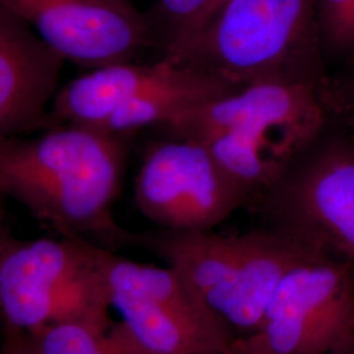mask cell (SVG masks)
Wrapping results in <instances>:
<instances>
[{
  "label": "cell",
  "instance_id": "20",
  "mask_svg": "<svg viewBox=\"0 0 354 354\" xmlns=\"http://www.w3.org/2000/svg\"><path fill=\"white\" fill-rule=\"evenodd\" d=\"M6 201H7V198L0 193V270H1V264H3L6 248H7L8 243L12 239L13 236L10 226H8V222H7Z\"/></svg>",
  "mask_w": 354,
  "mask_h": 354
},
{
  "label": "cell",
  "instance_id": "22",
  "mask_svg": "<svg viewBox=\"0 0 354 354\" xmlns=\"http://www.w3.org/2000/svg\"><path fill=\"white\" fill-rule=\"evenodd\" d=\"M346 354H354V345L352 346V349H351V351H349Z\"/></svg>",
  "mask_w": 354,
  "mask_h": 354
},
{
  "label": "cell",
  "instance_id": "19",
  "mask_svg": "<svg viewBox=\"0 0 354 354\" xmlns=\"http://www.w3.org/2000/svg\"><path fill=\"white\" fill-rule=\"evenodd\" d=\"M0 354H32L26 342V332L3 328Z\"/></svg>",
  "mask_w": 354,
  "mask_h": 354
},
{
  "label": "cell",
  "instance_id": "21",
  "mask_svg": "<svg viewBox=\"0 0 354 354\" xmlns=\"http://www.w3.org/2000/svg\"><path fill=\"white\" fill-rule=\"evenodd\" d=\"M227 354H259L256 353V352H253L252 349H250L248 346H245L243 342L236 337L234 342H232V345H231V348H230V351H228Z\"/></svg>",
  "mask_w": 354,
  "mask_h": 354
},
{
  "label": "cell",
  "instance_id": "3",
  "mask_svg": "<svg viewBox=\"0 0 354 354\" xmlns=\"http://www.w3.org/2000/svg\"><path fill=\"white\" fill-rule=\"evenodd\" d=\"M165 57L238 88L263 82L329 86L317 0H221Z\"/></svg>",
  "mask_w": 354,
  "mask_h": 354
},
{
  "label": "cell",
  "instance_id": "16",
  "mask_svg": "<svg viewBox=\"0 0 354 354\" xmlns=\"http://www.w3.org/2000/svg\"><path fill=\"white\" fill-rule=\"evenodd\" d=\"M108 330L82 322H55L26 335L32 354H111L105 345Z\"/></svg>",
  "mask_w": 354,
  "mask_h": 354
},
{
  "label": "cell",
  "instance_id": "12",
  "mask_svg": "<svg viewBox=\"0 0 354 354\" xmlns=\"http://www.w3.org/2000/svg\"><path fill=\"white\" fill-rule=\"evenodd\" d=\"M236 279L223 320L241 337L260 327L274 292L291 269L323 250L272 227L236 235Z\"/></svg>",
  "mask_w": 354,
  "mask_h": 354
},
{
  "label": "cell",
  "instance_id": "17",
  "mask_svg": "<svg viewBox=\"0 0 354 354\" xmlns=\"http://www.w3.org/2000/svg\"><path fill=\"white\" fill-rule=\"evenodd\" d=\"M319 36L324 58L354 55V0H317Z\"/></svg>",
  "mask_w": 354,
  "mask_h": 354
},
{
  "label": "cell",
  "instance_id": "6",
  "mask_svg": "<svg viewBox=\"0 0 354 354\" xmlns=\"http://www.w3.org/2000/svg\"><path fill=\"white\" fill-rule=\"evenodd\" d=\"M259 354H346L354 345L353 264L320 251L282 279L260 327L238 337Z\"/></svg>",
  "mask_w": 354,
  "mask_h": 354
},
{
  "label": "cell",
  "instance_id": "5",
  "mask_svg": "<svg viewBox=\"0 0 354 354\" xmlns=\"http://www.w3.org/2000/svg\"><path fill=\"white\" fill-rule=\"evenodd\" d=\"M100 251V244L82 236H12L0 270L3 328L29 333L73 320L109 330L112 304Z\"/></svg>",
  "mask_w": 354,
  "mask_h": 354
},
{
  "label": "cell",
  "instance_id": "9",
  "mask_svg": "<svg viewBox=\"0 0 354 354\" xmlns=\"http://www.w3.org/2000/svg\"><path fill=\"white\" fill-rule=\"evenodd\" d=\"M64 62L93 70L155 48L147 12L129 0H0Z\"/></svg>",
  "mask_w": 354,
  "mask_h": 354
},
{
  "label": "cell",
  "instance_id": "4",
  "mask_svg": "<svg viewBox=\"0 0 354 354\" xmlns=\"http://www.w3.org/2000/svg\"><path fill=\"white\" fill-rule=\"evenodd\" d=\"M111 304L122 317L105 333L111 354H227L235 333L169 266L100 251Z\"/></svg>",
  "mask_w": 354,
  "mask_h": 354
},
{
  "label": "cell",
  "instance_id": "13",
  "mask_svg": "<svg viewBox=\"0 0 354 354\" xmlns=\"http://www.w3.org/2000/svg\"><path fill=\"white\" fill-rule=\"evenodd\" d=\"M175 66L168 57L152 64L124 62L88 70L58 89L51 106L55 125L102 129L121 106L165 77Z\"/></svg>",
  "mask_w": 354,
  "mask_h": 354
},
{
  "label": "cell",
  "instance_id": "15",
  "mask_svg": "<svg viewBox=\"0 0 354 354\" xmlns=\"http://www.w3.org/2000/svg\"><path fill=\"white\" fill-rule=\"evenodd\" d=\"M221 0H152L147 12L150 19L155 48L160 57L172 51L203 24Z\"/></svg>",
  "mask_w": 354,
  "mask_h": 354
},
{
  "label": "cell",
  "instance_id": "14",
  "mask_svg": "<svg viewBox=\"0 0 354 354\" xmlns=\"http://www.w3.org/2000/svg\"><path fill=\"white\" fill-rule=\"evenodd\" d=\"M236 89L216 76L175 61L165 77L121 106L102 130L122 138L149 127L165 130L188 108Z\"/></svg>",
  "mask_w": 354,
  "mask_h": 354
},
{
  "label": "cell",
  "instance_id": "10",
  "mask_svg": "<svg viewBox=\"0 0 354 354\" xmlns=\"http://www.w3.org/2000/svg\"><path fill=\"white\" fill-rule=\"evenodd\" d=\"M64 58L0 6V140L54 127L51 106Z\"/></svg>",
  "mask_w": 354,
  "mask_h": 354
},
{
  "label": "cell",
  "instance_id": "7",
  "mask_svg": "<svg viewBox=\"0 0 354 354\" xmlns=\"http://www.w3.org/2000/svg\"><path fill=\"white\" fill-rule=\"evenodd\" d=\"M272 228L354 264V143L328 130L260 201Z\"/></svg>",
  "mask_w": 354,
  "mask_h": 354
},
{
  "label": "cell",
  "instance_id": "18",
  "mask_svg": "<svg viewBox=\"0 0 354 354\" xmlns=\"http://www.w3.org/2000/svg\"><path fill=\"white\" fill-rule=\"evenodd\" d=\"M348 70L342 77H329L328 102L333 120H345L354 127V55L346 59Z\"/></svg>",
  "mask_w": 354,
  "mask_h": 354
},
{
  "label": "cell",
  "instance_id": "8",
  "mask_svg": "<svg viewBox=\"0 0 354 354\" xmlns=\"http://www.w3.org/2000/svg\"><path fill=\"white\" fill-rule=\"evenodd\" d=\"M134 203L159 228L212 231L248 198L203 143L168 137L145 151Z\"/></svg>",
  "mask_w": 354,
  "mask_h": 354
},
{
  "label": "cell",
  "instance_id": "11",
  "mask_svg": "<svg viewBox=\"0 0 354 354\" xmlns=\"http://www.w3.org/2000/svg\"><path fill=\"white\" fill-rule=\"evenodd\" d=\"M124 245H136L163 259L197 298L223 320L238 270L236 235L163 228L145 232L127 230Z\"/></svg>",
  "mask_w": 354,
  "mask_h": 354
},
{
  "label": "cell",
  "instance_id": "1",
  "mask_svg": "<svg viewBox=\"0 0 354 354\" xmlns=\"http://www.w3.org/2000/svg\"><path fill=\"white\" fill-rule=\"evenodd\" d=\"M125 138L61 124L0 140V193L59 236L121 247L127 230L112 214L125 171Z\"/></svg>",
  "mask_w": 354,
  "mask_h": 354
},
{
  "label": "cell",
  "instance_id": "2",
  "mask_svg": "<svg viewBox=\"0 0 354 354\" xmlns=\"http://www.w3.org/2000/svg\"><path fill=\"white\" fill-rule=\"evenodd\" d=\"M332 121L328 87L263 82L188 108L165 131L203 143L248 203H260Z\"/></svg>",
  "mask_w": 354,
  "mask_h": 354
}]
</instances>
